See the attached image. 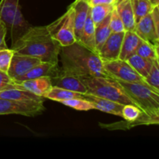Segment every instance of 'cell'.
I'll list each match as a JSON object with an SVG mask.
<instances>
[{"mask_svg":"<svg viewBox=\"0 0 159 159\" xmlns=\"http://www.w3.org/2000/svg\"><path fill=\"white\" fill-rule=\"evenodd\" d=\"M124 32L111 33L103 44L98 50L97 54L102 61L119 58Z\"/></svg>","mask_w":159,"mask_h":159,"instance_id":"8fae6325","label":"cell"},{"mask_svg":"<svg viewBox=\"0 0 159 159\" xmlns=\"http://www.w3.org/2000/svg\"><path fill=\"white\" fill-rule=\"evenodd\" d=\"M102 65L110 77L124 82H140L147 85L144 79L132 68L127 61L119 58L116 60L106 61H102Z\"/></svg>","mask_w":159,"mask_h":159,"instance_id":"ba28073f","label":"cell"},{"mask_svg":"<svg viewBox=\"0 0 159 159\" xmlns=\"http://www.w3.org/2000/svg\"><path fill=\"white\" fill-rule=\"evenodd\" d=\"M61 72L75 76L93 75L110 77L105 71L102 61L97 53L75 41L61 47L59 52Z\"/></svg>","mask_w":159,"mask_h":159,"instance_id":"6da1fadb","label":"cell"},{"mask_svg":"<svg viewBox=\"0 0 159 159\" xmlns=\"http://www.w3.org/2000/svg\"><path fill=\"white\" fill-rule=\"evenodd\" d=\"M16 82L20 85V89H26L43 98L53 86L51 79L49 77H40Z\"/></svg>","mask_w":159,"mask_h":159,"instance_id":"2e32d148","label":"cell"},{"mask_svg":"<svg viewBox=\"0 0 159 159\" xmlns=\"http://www.w3.org/2000/svg\"><path fill=\"white\" fill-rule=\"evenodd\" d=\"M116 80L137 107L151 117L159 121V93L145 84Z\"/></svg>","mask_w":159,"mask_h":159,"instance_id":"277c9868","label":"cell"},{"mask_svg":"<svg viewBox=\"0 0 159 159\" xmlns=\"http://www.w3.org/2000/svg\"><path fill=\"white\" fill-rule=\"evenodd\" d=\"M142 40L134 31L124 32L119 59L127 61L129 57L137 54V51Z\"/></svg>","mask_w":159,"mask_h":159,"instance_id":"e0dca14e","label":"cell"},{"mask_svg":"<svg viewBox=\"0 0 159 159\" xmlns=\"http://www.w3.org/2000/svg\"><path fill=\"white\" fill-rule=\"evenodd\" d=\"M71 5L74 9L75 36L76 41H78L80 38L82 28L88 17L90 6L86 0H75Z\"/></svg>","mask_w":159,"mask_h":159,"instance_id":"9a60e30c","label":"cell"},{"mask_svg":"<svg viewBox=\"0 0 159 159\" xmlns=\"http://www.w3.org/2000/svg\"><path fill=\"white\" fill-rule=\"evenodd\" d=\"M150 1L155 6H159V0H150Z\"/></svg>","mask_w":159,"mask_h":159,"instance_id":"836d02e7","label":"cell"},{"mask_svg":"<svg viewBox=\"0 0 159 159\" xmlns=\"http://www.w3.org/2000/svg\"><path fill=\"white\" fill-rule=\"evenodd\" d=\"M60 103L66 106V107H71L79 111H89L91 110H95L93 104L88 100L82 98H74V99H67L60 102Z\"/></svg>","mask_w":159,"mask_h":159,"instance_id":"4316f807","label":"cell"},{"mask_svg":"<svg viewBox=\"0 0 159 159\" xmlns=\"http://www.w3.org/2000/svg\"><path fill=\"white\" fill-rule=\"evenodd\" d=\"M61 46L51 37L47 26H30L12 44L14 53L38 58L40 61L59 63Z\"/></svg>","mask_w":159,"mask_h":159,"instance_id":"7a4b0ae2","label":"cell"},{"mask_svg":"<svg viewBox=\"0 0 159 159\" xmlns=\"http://www.w3.org/2000/svg\"><path fill=\"white\" fill-rule=\"evenodd\" d=\"M114 5L99 4L90 7V16L95 25L107 18L113 11Z\"/></svg>","mask_w":159,"mask_h":159,"instance_id":"d4e9b609","label":"cell"},{"mask_svg":"<svg viewBox=\"0 0 159 159\" xmlns=\"http://www.w3.org/2000/svg\"><path fill=\"white\" fill-rule=\"evenodd\" d=\"M45 110L43 102L33 103L0 98V115L19 114L25 116H36L42 114Z\"/></svg>","mask_w":159,"mask_h":159,"instance_id":"9c48e42d","label":"cell"},{"mask_svg":"<svg viewBox=\"0 0 159 159\" xmlns=\"http://www.w3.org/2000/svg\"><path fill=\"white\" fill-rule=\"evenodd\" d=\"M86 1L88 4L89 5L90 7H92V6L99 4L114 5L116 0H86Z\"/></svg>","mask_w":159,"mask_h":159,"instance_id":"d6a6232c","label":"cell"},{"mask_svg":"<svg viewBox=\"0 0 159 159\" xmlns=\"http://www.w3.org/2000/svg\"><path fill=\"white\" fill-rule=\"evenodd\" d=\"M114 6L122 20L125 31H134L136 22L130 0H116Z\"/></svg>","mask_w":159,"mask_h":159,"instance_id":"ac0fdd59","label":"cell"},{"mask_svg":"<svg viewBox=\"0 0 159 159\" xmlns=\"http://www.w3.org/2000/svg\"><path fill=\"white\" fill-rule=\"evenodd\" d=\"M79 78L85 85L88 94L110 99L123 105L130 104L136 106L120 84L113 78L93 75L80 76Z\"/></svg>","mask_w":159,"mask_h":159,"instance_id":"3957f363","label":"cell"},{"mask_svg":"<svg viewBox=\"0 0 159 159\" xmlns=\"http://www.w3.org/2000/svg\"><path fill=\"white\" fill-rule=\"evenodd\" d=\"M0 19L6 25L12 44L31 26L22 13L20 0H1Z\"/></svg>","mask_w":159,"mask_h":159,"instance_id":"5b68a950","label":"cell"},{"mask_svg":"<svg viewBox=\"0 0 159 159\" xmlns=\"http://www.w3.org/2000/svg\"><path fill=\"white\" fill-rule=\"evenodd\" d=\"M10 89H20V86L7 73L0 71V92Z\"/></svg>","mask_w":159,"mask_h":159,"instance_id":"4dcf8cb0","label":"cell"},{"mask_svg":"<svg viewBox=\"0 0 159 159\" xmlns=\"http://www.w3.org/2000/svg\"><path fill=\"white\" fill-rule=\"evenodd\" d=\"M61 72V67L58 63H51V62H43L37 64L36 66L31 68L24 75L19 78L15 82L27 80V79H37L40 77H49L51 79L57 77Z\"/></svg>","mask_w":159,"mask_h":159,"instance_id":"7c38bea8","label":"cell"},{"mask_svg":"<svg viewBox=\"0 0 159 159\" xmlns=\"http://www.w3.org/2000/svg\"><path fill=\"white\" fill-rule=\"evenodd\" d=\"M7 35V29L5 23L0 19V49L7 48L6 42V37Z\"/></svg>","mask_w":159,"mask_h":159,"instance_id":"1f68e13d","label":"cell"},{"mask_svg":"<svg viewBox=\"0 0 159 159\" xmlns=\"http://www.w3.org/2000/svg\"><path fill=\"white\" fill-rule=\"evenodd\" d=\"M144 81L148 86L159 93V60L154 61L152 68Z\"/></svg>","mask_w":159,"mask_h":159,"instance_id":"83f0119b","label":"cell"},{"mask_svg":"<svg viewBox=\"0 0 159 159\" xmlns=\"http://www.w3.org/2000/svg\"><path fill=\"white\" fill-rule=\"evenodd\" d=\"M74 98H82L83 99V94L69 91V90L58 88L56 86H52L50 91L44 96V99H49L59 102L63 100L74 99Z\"/></svg>","mask_w":159,"mask_h":159,"instance_id":"7402d4cb","label":"cell"},{"mask_svg":"<svg viewBox=\"0 0 159 159\" xmlns=\"http://www.w3.org/2000/svg\"><path fill=\"white\" fill-rule=\"evenodd\" d=\"M127 61L131 65L132 68L144 79L148 75L154 61L150 60V59L141 57V56L137 54H134L133 56L129 57Z\"/></svg>","mask_w":159,"mask_h":159,"instance_id":"44dd1931","label":"cell"},{"mask_svg":"<svg viewBox=\"0 0 159 159\" xmlns=\"http://www.w3.org/2000/svg\"><path fill=\"white\" fill-rule=\"evenodd\" d=\"M47 26L50 35L61 47L72 44L76 41L74 26V9L70 5L66 12Z\"/></svg>","mask_w":159,"mask_h":159,"instance_id":"8992f818","label":"cell"},{"mask_svg":"<svg viewBox=\"0 0 159 159\" xmlns=\"http://www.w3.org/2000/svg\"><path fill=\"white\" fill-rule=\"evenodd\" d=\"M0 98L1 99H10V100L21 101L25 102H44V98L37 96L30 92L23 89H10L4 90L0 92Z\"/></svg>","mask_w":159,"mask_h":159,"instance_id":"d6986e66","label":"cell"},{"mask_svg":"<svg viewBox=\"0 0 159 159\" xmlns=\"http://www.w3.org/2000/svg\"><path fill=\"white\" fill-rule=\"evenodd\" d=\"M158 48L159 46H155L142 40L138 48L137 54L152 61L159 60Z\"/></svg>","mask_w":159,"mask_h":159,"instance_id":"484cf974","label":"cell"},{"mask_svg":"<svg viewBox=\"0 0 159 159\" xmlns=\"http://www.w3.org/2000/svg\"><path fill=\"white\" fill-rule=\"evenodd\" d=\"M83 99L91 102L95 110L122 117V110L124 106L123 104L88 93L83 94Z\"/></svg>","mask_w":159,"mask_h":159,"instance_id":"4fadbf2b","label":"cell"},{"mask_svg":"<svg viewBox=\"0 0 159 159\" xmlns=\"http://www.w3.org/2000/svg\"><path fill=\"white\" fill-rule=\"evenodd\" d=\"M95 28L96 25L93 23V20L90 16V10L89 12L88 17L85 21V25L82 28V34L80 38L77 42H79L81 44L85 46L88 49L97 53L96 48V37H95Z\"/></svg>","mask_w":159,"mask_h":159,"instance_id":"ffe728a7","label":"cell"},{"mask_svg":"<svg viewBox=\"0 0 159 159\" xmlns=\"http://www.w3.org/2000/svg\"><path fill=\"white\" fill-rule=\"evenodd\" d=\"M40 62L41 61L36 57L14 53L7 74L14 81H16L19 78L24 75L31 68Z\"/></svg>","mask_w":159,"mask_h":159,"instance_id":"30bf717a","label":"cell"},{"mask_svg":"<svg viewBox=\"0 0 159 159\" xmlns=\"http://www.w3.org/2000/svg\"><path fill=\"white\" fill-rule=\"evenodd\" d=\"M51 82H52L53 86L65 89L69 91L75 92V93H82V94H85L87 93L85 85L79 76L64 74L61 72L58 76L51 79Z\"/></svg>","mask_w":159,"mask_h":159,"instance_id":"5bb4252c","label":"cell"},{"mask_svg":"<svg viewBox=\"0 0 159 159\" xmlns=\"http://www.w3.org/2000/svg\"><path fill=\"white\" fill-rule=\"evenodd\" d=\"M14 54V51L9 48L0 49V71L8 72L11 60Z\"/></svg>","mask_w":159,"mask_h":159,"instance_id":"f1b7e54d","label":"cell"},{"mask_svg":"<svg viewBox=\"0 0 159 159\" xmlns=\"http://www.w3.org/2000/svg\"><path fill=\"white\" fill-rule=\"evenodd\" d=\"M136 23L153 10L154 6L150 0H130Z\"/></svg>","mask_w":159,"mask_h":159,"instance_id":"cb8c5ba5","label":"cell"},{"mask_svg":"<svg viewBox=\"0 0 159 159\" xmlns=\"http://www.w3.org/2000/svg\"><path fill=\"white\" fill-rule=\"evenodd\" d=\"M134 32L141 40L159 46V6L136 23Z\"/></svg>","mask_w":159,"mask_h":159,"instance_id":"52a82bcc","label":"cell"},{"mask_svg":"<svg viewBox=\"0 0 159 159\" xmlns=\"http://www.w3.org/2000/svg\"><path fill=\"white\" fill-rule=\"evenodd\" d=\"M110 26L111 29L112 33H121L125 32L124 23H123L122 20L120 17L117 11L115 9V6L113 8V11L110 13Z\"/></svg>","mask_w":159,"mask_h":159,"instance_id":"f546056e","label":"cell"},{"mask_svg":"<svg viewBox=\"0 0 159 159\" xmlns=\"http://www.w3.org/2000/svg\"><path fill=\"white\" fill-rule=\"evenodd\" d=\"M110 15L96 25L95 37H96V48L97 51L112 33L110 26Z\"/></svg>","mask_w":159,"mask_h":159,"instance_id":"603a6c76","label":"cell"}]
</instances>
